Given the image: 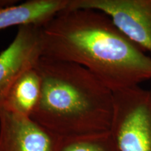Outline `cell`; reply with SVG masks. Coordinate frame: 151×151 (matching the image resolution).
<instances>
[{
	"instance_id": "cell-3",
	"label": "cell",
	"mask_w": 151,
	"mask_h": 151,
	"mask_svg": "<svg viewBox=\"0 0 151 151\" xmlns=\"http://www.w3.org/2000/svg\"><path fill=\"white\" fill-rule=\"evenodd\" d=\"M111 132L120 151H151V90L140 86L113 92Z\"/></svg>"
},
{
	"instance_id": "cell-10",
	"label": "cell",
	"mask_w": 151,
	"mask_h": 151,
	"mask_svg": "<svg viewBox=\"0 0 151 151\" xmlns=\"http://www.w3.org/2000/svg\"><path fill=\"white\" fill-rule=\"evenodd\" d=\"M18 1H11V0H1L0 1V9H5L18 4Z\"/></svg>"
},
{
	"instance_id": "cell-6",
	"label": "cell",
	"mask_w": 151,
	"mask_h": 151,
	"mask_svg": "<svg viewBox=\"0 0 151 151\" xmlns=\"http://www.w3.org/2000/svg\"><path fill=\"white\" fill-rule=\"evenodd\" d=\"M62 142L30 117L0 109V151H60Z\"/></svg>"
},
{
	"instance_id": "cell-9",
	"label": "cell",
	"mask_w": 151,
	"mask_h": 151,
	"mask_svg": "<svg viewBox=\"0 0 151 151\" xmlns=\"http://www.w3.org/2000/svg\"><path fill=\"white\" fill-rule=\"evenodd\" d=\"M60 151H120L111 131L100 134L62 141Z\"/></svg>"
},
{
	"instance_id": "cell-7",
	"label": "cell",
	"mask_w": 151,
	"mask_h": 151,
	"mask_svg": "<svg viewBox=\"0 0 151 151\" xmlns=\"http://www.w3.org/2000/svg\"><path fill=\"white\" fill-rule=\"evenodd\" d=\"M69 0H29L0 9V30L24 24L41 26L62 11Z\"/></svg>"
},
{
	"instance_id": "cell-4",
	"label": "cell",
	"mask_w": 151,
	"mask_h": 151,
	"mask_svg": "<svg viewBox=\"0 0 151 151\" xmlns=\"http://www.w3.org/2000/svg\"><path fill=\"white\" fill-rule=\"evenodd\" d=\"M67 9L101 11L130 40L151 53V0H69Z\"/></svg>"
},
{
	"instance_id": "cell-1",
	"label": "cell",
	"mask_w": 151,
	"mask_h": 151,
	"mask_svg": "<svg viewBox=\"0 0 151 151\" xmlns=\"http://www.w3.org/2000/svg\"><path fill=\"white\" fill-rule=\"evenodd\" d=\"M41 32L42 56L86 68L113 92L151 80V57L101 11L66 9Z\"/></svg>"
},
{
	"instance_id": "cell-5",
	"label": "cell",
	"mask_w": 151,
	"mask_h": 151,
	"mask_svg": "<svg viewBox=\"0 0 151 151\" xmlns=\"http://www.w3.org/2000/svg\"><path fill=\"white\" fill-rule=\"evenodd\" d=\"M42 54L41 26L18 27L14 40L0 52V109L17 79L35 67Z\"/></svg>"
},
{
	"instance_id": "cell-8",
	"label": "cell",
	"mask_w": 151,
	"mask_h": 151,
	"mask_svg": "<svg viewBox=\"0 0 151 151\" xmlns=\"http://www.w3.org/2000/svg\"><path fill=\"white\" fill-rule=\"evenodd\" d=\"M41 88L40 75L35 67L30 68L13 85L1 109L30 117L40 100Z\"/></svg>"
},
{
	"instance_id": "cell-2",
	"label": "cell",
	"mask_w": 151,
	"mask_h": 151,
	"mask_svg": "<svg viewBox=\"0 0 151 151\" xmlns=\"http://www.w3.org/2000/svg\"><path fill=\"white\" fill-rule=\"evenodd\" d=\"M41 94L30 118L62 141L111 131L113 92L82 66L41 56Z\"/></svg>"
}]
</instances>
